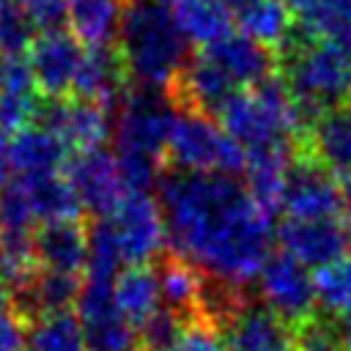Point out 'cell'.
I'll return each instance as SVG.
<instances>
[{
	"label": "cell",
	"mask_w": 351,
	"mask_h": 351,
	"mask_svg": "<svg viewBox=\"0 0 351 351\" xmlns=\"http://www.w3.org/2000/svg\"><path fill=\"white\" fill-rule=\"evenodd\" d=\"M197 52L225 77V82L236 93L258 88L261 82L274 77V69H277L274 52L255 44L252 38H247L241 33H230L228 38H222L211 47H203Z\"/></svg>",
	"instance_id": "cell-15"
},
{
	"label": "cell",
	"mask_w": 351,
	"mask_h": 351,
	"mask_svg": "<svg viewBox=\"0 0 351 351\" xmlns=\"http://www.w3.org/2000/svg\"><path fill=\"white\" fill-rule=\"evenodd\" d=\"M288 3H293V0H288Z\"/></svg>",
	"instance_id": "cell-42"
},
{
	"label": "cell",
	"mask_w": 351,
	"mask_h": 351,
	"mask_svg": "<svg viewBox=\"0 0 351 351\" xmlns=\"http://www.w3.org/2000/svg\"><path fill=\"white\" fill-rule=\"evenodd\" d=\"M296 33L351 44V0H293Z\"/></svg>",
	"instance_id": "cell-26"
},
{
	"label": "cell",
	"mask_w": 351,
	"mask_h": 351,
	"mask_svg": "<svg viewBox=\"0 0 351 351\" xmlns=\"http://www.w3.org/2000/svg\"><path fill=\"white\" fill-rule=\"evenodd\" d=\"M258 302L269 307L274 315H280L288 326H299L302 321L313 318L318 310L315 296V277L307 266H302L296 258L280 252H271L258 274Z\"/></svg>",
	"instance_id": "cell-9"
},
{
	"label": "cell",
	"mask_w": 351,
	"mask_h": 351,
	"mask_svg": "<svg viewBox=\"0 0 351 351\" xmlns=\"http://www.w3.org/2000/svg\"><path fill=\"white\" fill-rule=\"evenodd\" d=\"M233 14L239 33L266 49L280 52L296 33V16L288 0H241Z\"/></svg>",
	"instance_id": "cell-21"
},
{
	"label": "cell",
	"mask_w": 351,
	"mask_h": 351,
	"mask_svg": "<svg viewBox=\"0 0 351 351\" xmlns=\"http://www.w3.org/2000/svg\"><path fill=\"white\" fill-rule=\"evenodd\" d=\"M0 58H3V52H0Z\"/></svg>",
	"instance_id": "cell-40"
},
{
	"label": "cell",
	"mask_w": 351,
	"mask_h": 351,
	"mask_svg": "<svg viewBox=\"0 0 351 351\" xmlns=\"http://www.w3.org/2000/svg\"><path fill=\"white\" fill-rule=\"evenodd\" d=\"M30 27L38 33L58 30L66 19V0H16Z\"/></svg>",
	"instance_id": "cell-33"
},
{
	"label": "cell",
	"mask_w": 351,
	"mask_h": 351,
	"mask_svg": "<svg viewBox=\"0 0 351 351\" xmlns=\"http://www.w3.org/2000/svg\"><path fill=\"white\" fill-rule=\"evenodd\" d=\"M293 351H348L332 315L315 313L293 326Z\"/></svg>",
	"instance_id": "cell-30"
},
{
	"label": "cell",
	"mask_w": 351,
	"mask_h": 351,
	"mask_svg": "<svg viewBox=\"0 0 351 351\" xmlns=\"http://www.w3.org/2000/svg\"><path fill=\"white\" fill-rule=\"evenodd\" d=\"M3 3H5V0H0V5H3Z\"/></svg>",
	"instance_id": "cell-39"
},
{
	"label": "cell",
	"mask_w": 351,
	"mask_h": 351,
	"mask_svg": "<svg viewBox=\"0 0 351 351\" xmlns=\"http://www.w3.org/2000/svg\"><path fill=\"white\" fill-rule=\"evenodd\" d=\"M33 252L41 271L80 277L88 263V228L80 219L44 222L33 233Z\"/></svg>",
	"instance_id": "cell-17"
},
{
	"label": "cell",
	"mask_w": 351,
	"mask_h": 351,
	"mask_svg": "<svg viewBox=\"0 0 351 351\" xmlns=\"http://www.w3.org/2000/svg\"><path fill=\"white\" fill-rule=\"evenodd\" d=\"M112 296L123 318L140 329L162 310V288H159V271L148 266H126L112 280Z\"/></svg>",
	"instance_id": "cell-23"
},
{
	"label": "cell",
	"mask_w": 351,
	"mask_h": 351,
	"mask_svg": "<svg viewBox=\"0 0 351 351\" xmlns=\"http://www.w3.org/2000/svg\"><path fill=\"white\" fill-rule=\"evenodd\" d=\"M280 80L299 101L307 121L318 112L351 104V44L332 38H293L277 52Z\"/></svg>",
	"instance_id": "cell-6"
},
{
	"label": "cell",
	"mask_w": 351,
	"mask_h": 351,
	"mask_svg": "<svg viewBox=\"0 0 351 351\" xmlns=\"http://www.w3.org/2000/svg\"><path fill=\"white\" fill-rule=\"evenodd\" d=\"M16 181L22 184L38 225L55 219H80L82 206L63 173L41 176V178H16Z\"/></svg>",
	"instance_id": "cell-27"
},
{
	"label": "cell",
	"mask_w": 351,
	"mask_h": 351,
	"mask_svg": "<svg viewBox=\"0 0 351 351\" xmlns=\"http://www.w3.org/2000/svg\"><path fill=\"white\" fill-rule=\"evenodd\" d=\"M123 11V0H66L69 27L85 47H112Z\"/></svg>",
	"instance_id": "cell-25"
},
{
	"label": "cell",
	"mask_w": 351,
	"mask_h": 351,
	"mask_svg": "<svg viewBox=\"0 0 351 351\" xmlns=\"http://www.w3.org/2000/svg\"><path fill=\"white\" fill-rule=\"evenodd\" d=\"M304 154L340 181L351 176V104L324 110L307 123Z\"/></svg>",
	"instance_id": "cell-18"
},
{
	"label": "cell",
	"mask_w": 351,
	"mask_h": 351,
	"mask_svg": "<svg viewBox=\"0 0 351 351\" xmlns=\"http://www.w3.org/2000/svg\"><path fill=\"white\" fill-rule=\"evenodd\" d=\"M71 151L41 123H30L11 134V176L41 178L63 173Z\"/></svg>",
	"instance_id": "cell-19"
},
{
	"label": "cell",
	"mask_w": 351,
	"mask_h": 351,
	"mask_svg": "<svg viewBox=\"0 0 351 351\" xmlns=\"http://www.w3.org/2000/svg\"><path fill=\"white\" fill-rule=\"evenodd\" d=\"M277 239L280 250L307 269H324L351 252L346 219H285Z\"/></svg>",
	"instance_id": "cell-14"
},
{
	"label": "cell",
	"mask_w": 351,
	"mask_h": 351,
	"mask_svg": "<svg viewBox=\"0 0 351 351\" xmlns=\"http://www.w3.org/2000/svg\"><path fill=\"white\" fill-rule=\"evenodd\" d=\"M156 271L162 288V307L178 315L184 324L206 321V296H208L206 277L176 255H167Z\"/></svg>",
	"instance_id": "cell-20"
},
{
	"label": "cell",
	"mask_w": 351,
	"mask_h": 351,
	"mask_svg": "<svg viewBox=\"0 0 351 351\" xmlns=\"http://www.w3.org/2000/svg\"><path fill=\"white\" fill-rule=\"evenodd\" d=\"M27 340V315L22 307L0 291V351H25Z\"/></svg>",
	"instance_id": "cell-32"
},
{
	"label": "cell",
	"mask_w": 351,
	"mask_h": 351,
	"mask_svg": "<svg viewBox=\"0 0 351 351\" xmlns=\"http://www.w3.org/2000/svg\"><path fill=\"white\" fill-rule=\"evenodd\" d=\"M33 44V27L22 14L16 0H5L0 5V52L8 55H27Z\"/></svg>",
	"instance_id": "cell-31"
},
{
	"label": "cell",
	"mask_w": 351,
	"mask_h": 351,
	"mask_svg": "<svg viewBox=\"0 0 351 351\" xmlns=\"http://www.w3.org/2000/svg\"><path fill=\"white\" fill-rule=\"evenodd\" d=\"M63 176L71 184L82 211H90L93 217H104L107 211H112L115 203L129 192L115 154L104 145L71 154Z\"/></svg>",
	"instance_id": "cell-11"
},
{
	"label": "cell",
	"mask_w": 351,
	"mask_h": 351,
	"mask_svg": "<svg viewBox=\"0 0 351 351\" xmlns=\"http://www.w3.org/2000/svg\"><path fill=\"white\" fill-rule=\"evenodd\" d=\"M173 351H225L222 332L211 321H192L184 326Z\"/></svg>",
	"instance_id": "cell-34"
},
{
	"label": "cell",
	"mask_w": 351,
	"mask_h": 351,
	"mask_svg": "<svg viewBox=\"0 0 351 351\" xmlns=\"http://www.w3.org/2000/svg\"><path fill=\"white\" fill-rule=\"evenodd\" d=\"M82 60L85 44L63 27L38 33L27 49V63L33 69L36 85L47 99H66L74 93Z\"/></svg>",
	"instance_id": "cell-12"
},
{
	"label": "cell",
	"mask_w": 351,
	"mask_h": 351,
	"mask_svg": "<svg viewBox=\"0 0 351 351\" xmlns=\"http://www.w3.org/2000/svg\"><path fill=\"white\" fill-rule=\"evenodd\" d=\"M25 351H88L74 310L41 313L27 321Z\"/></svg>",
	"instance_id": "cell-28"
},
{
	"label": "cell",
	"mask_w": 351,
	"mask_h": 351,
	"mask_svg": "<svg viewBox=\"0 0 351 351\" xmlns=\"http://www.w3.org/2000/svg\"><path fill=\"white\" fill-rule=\"evenodd\" d=\"M167 247L159 200L145 189H129L112 211L88 228L85 277L115 280L126 266H148Z\"/></svg>",
	"instance_id": "cell-3"
},
{
	"label": "cell",
	"mask_w": 351,
	"mask_h": 351,
	"mask_svg": "<svg viewBox=\"0 0 351 351\" xmlns=\"http://www.w3.org/2000/svg\"><path fill=\"white\" fill-rule=\"evenodd\" d=\"M219 332L225 351H293V326L250 296Z\"/></svg>",
	"instance_id": "cell-16"
},
{
	"label": "cell",
	"mask_w": 351,
	"mask_h": 351,
	"mask_svg": "<svg viewBox=\"0 0 351 351\" xmlns=\"http://www.w3.org/2000/svg\"><path fill=\"white\" fill-rule=\"evenodd\" d=\"M38 274L33 236L0 233V291L19 299Z\"/></svg>",
	"instance_id": "cell-29"
},
{
	"label": "cell",
	"mask_w": 351,
	"mask_h": 351,
	"mask_svg": "<svg viewBox=\"0 0 351 351\" xmlns=\"http://www.w3.org/2000/svg\"><path fill=\"white\" fill-rule=\"evenodd\" d=\"M167 159L176 170L186 173H244V154L225 134L219 121L189 107H178L176 112L167 143Z\"/></svg>",
	"instance_id": "cell-7"
},
{
	"label": "cell",
	"mask_w": 351,
	"mask_h": 351,
	"mask_svg": "<svg viewBox=\"0 0 351 351\" xmlns=\"http://www.w3.org/2000/svg\"><path fill=\"white\" fill-rule=\"evenodd\" d=\"M115 52L129 85L173 90L186 60L189 44L176 25L173 8L159 0H129Z\"/></svg>",
	"instance_id": "cell-4"
},
{
	"label": "cell",
	"mask_w": 351,
	"mask_h": 351,
	"mask_svg": "<svg viewBox=\"0 0 351 351\" xmlns=\"http://www.w3.org/2000/svg\"><path fill=\"white\" fill-rule=\"evenodd\" d=\"M11 178V134L0 126V186Z\"/></svg>",
	"instance_id": "cell-35"
},
{
	"label": "cell",
	"mask_w": 351,
	"mask_h": 351,
	"mask_svg": "<svg viewBox=\"0 0 351 351\" xmlns=\"http://www.w3.org/2000/svg\"><path fill=\"white\" fill-rule=\"evenodd\" d=\"M225 3H230V5H233V8H236V5H239V3H241V0H225Z\"/></svg>",
	"instance_id": "cell-38"
},
{
	"label": "cell",
	"mask_w": 351,
	"mask_h": 351,
	"mask_svg": "<svg viewBox=\"0 0 351 351\" xmlns=\"http://www.w3.org/2000/svg\"><path fill=\"white\" fill-rule=\"evenodd\" d=\"M156 189L170 255L214 285L247 291L271 255L274 225L244 181L173 167L159 176Z\"/></svg>",
	"instance_id": "cell-1"
},
{
	"label": "cell",
	"mask_w": 351,
	"mask_h": 351,
	"mask_svg": "<svg viewBox=\"0 0 351 351\" xmlns=\"http://www.w3.org/2000/svg\"><path fill=\"white\" fill-rule=\"evenodd\" d=\"M340 184H343V219L351 230V176H346Z\"/></svg>",
	"instance_id": "cell-36"
},
{
	"label": "cell",
	"mask_w": 351,
	"mask_h": 351,
	"mask_svg": "<svg viewBox=\"0 0 351 351\" xmlns=\"http://www.w3.org/2000/svg\"><path fill=\"white\" fill-rule=\"evenodd\" d=\"M140 351H145V348H140Z\"/></svg>",
	"instance_id": "cell-41"
},
{
	"label": "cell",
	"mask_w": 351,
	"mask_h": 351,
	"mask_svg": "<svg viewBox=\"0 0 351 351\" xmlns=\"http://www.w3.org/2000/svg\"><path fill=\"white\" fill-rule=\"evenodd\" d=\"M225 134L247 162H293L304 154L307 115L280 77L241 90L217 112Z\"/></svg>",
	"instance_id": "cell-2"
},
{
	"label": "cell",
	"mask_w": 351,
	"mask_h": 351,
	"mask_svg": "<svg viewBox=\"0 0 351 351\" xmlns=\"http://www.w3.org/2000/svg\"><path fill=\"white\" fill-rule=\"evenodd\" d=\"M178 112V101L170 90L137 88L121 96L112 123L115 159L129 189H145L165 173L170 129Z\"/></svg>",
	"instance_id": "cell-5"
},
{
	"label": "cell",
	"mask_w": 351,
	"mask_h": 351,
	"mask_svg": "<svg viewBox=\"0 0 351 351\" xmlns=\"http://www.w3.org/2000/svg\"><path fill=\"white\" fill-rule=\"evenodd\" d=\"M173 16L186 44H195L197 49L228 38L236 27L233 5L225 0H178Z\"/></svg>",
	"instance_id": "cell-24"
},
{
	"label": "cell",
	"mask_w": 351,
	"mask_h": 351,
	"mask_svg": "<svg viewBox=\"0 0 351 351\" xmlns=\"http://www.w3.org/2000/svg\"><path fill=\"white\" fill-rule=\"evenodd\" d=\"M36 123L47 126L71 154L101 148L110 137V112L101 104H93L80 96L66 99H49L41 101Z\"/></svg>",
	"instance_id": "cell-13"
},
{
	"label": "cell",
	"mask_w": 351,
	"mask_h": 351,
	"mask_svg": "<svg viewBox=\"0 0 351 351\" xmlns=\"http://www.w3.org/2000/svg\"><path fill=\"white\" fill-rule=\"evenodd\" d=\"M126 90H129V80L118 52L112 47H85V60L80 66L71 96L110 107V104H118Z\"/></svg>",
	"instance_id": "cell-22"
},
{
	"label": "cell",
	"mask_w": 351,
	"mask_h": 351,
	"mask_svg": "<svg viewBox=\"0 0 351 351\" xmlns=\"http://www.w3.org/2000/svg\"><path fill=\"white\" fill-rule=\"evenodd\" d=\"M280 211L285 219H343V184L313 156L299 154L282 178Z\"/></svg>",
	"instance_id": "cell-8"
},
{
	"label": "cell",
	"mask_w": 351,
	"mask_h": 351,
	"mask_svg": "<svg viewBox=\"0 0 351 351\" xmlns=\"http://www.w3.org/2000/svg\"><path fill=\"white\" fill-rule=\"evenodd\" d=\"M74 310L88 351H140L137 329L123 318V313L115 304L112 280L85 277Z\"/></svg>",
	"instance_id": "cell-10"
},
{
	"label": "cell",
	"mask_w": 351,
	"mask_h": 351,
	"mask_svg": "<svg viewBox=\"0 0 351 351\" xmlns=\"http://www.w3.org/2000/svg\"><path fill=\"white\" fill-rule=\"evenodd\" d=\"M159 3H165V5H176L178 0H159Z\"/></svg>",
	"instance_id": "cell-37"
}]
</instances>
